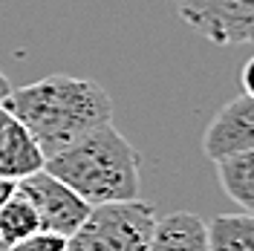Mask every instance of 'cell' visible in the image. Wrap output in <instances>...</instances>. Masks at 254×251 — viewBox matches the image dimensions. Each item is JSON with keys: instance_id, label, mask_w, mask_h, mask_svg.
Wrapping results in <instances>:
<instances>
[{"instance_id": "7", "label": "cell", "mask_w": 254, "mask_h": 251, "mask_svg": "<svg viewBox=\"0 0 254 251\" xmlns=\"http://www.w3.org/2000/svg\"><path fill=\"white\" fill-rule=\"evenodd\" d=\"M44 168V153L26 127L0 107V179L20 182L23 176Z\"/></svg>"}, {"instance_id": "9", "label": "cell", "mask_w": 254, "mask_h": 251, "mask_svg": "<svg viewBox=\"0 0 254 251\" xmlns=\"http://www.w3.org/2000/svg\"><path fill=\"white\" fill-rule=\"evenodd\" d=\"M217 179H220L222 193L240 205L243 214H252L254 208V150L252 153H237L214 162Z\"/></svg>"}, {"instance_id": "12", "label": "cell", "mask_w": 254, "mask_h": 251, "mask_svg": "<svg viewBox=\"0 0 254 251\" xmlns=\"http://www.w3.org/2000/svg\"><path fill=\"white\" fill-rule=\"evenodd\" d=\"M64 249H66V237L38 228V231H32L29 237L12 243L6 251H64Z\"/></svg>"}, {"instance_id": "15", "label": "cell", "mask_w": 254, "mask_h": 251, "mask_svg": "<svg viewBox=\"0 0 254 251\" xmlns=\"http://www.w3.org/2000/svg\"><path fill=\"white\" fill-rule=\"evenodd\" d=\"M9 93H12V84H9V78L0 72V107H3V101L9 98Z\"/></svg>"}, {"instance_id": "10", "label": "cell", "mask_w": 254, "mask_h": 251, "mask_svg": "<svg viewBox=\"0 0 254 251\" xmlns=\"http://www.w3.org/2000/svg\"><path fill=\"white\" fill-rule=\"evenodd\" d=\"M208 251H254L252 214H220L205 222Z\"/></svg>"}, {"instance_id": "14", "label": "cell", "mask_w": 254, "mask_h": 251, "mask_svg": "<svg viewBox=\"0 0 254 251\" xmlns=\"http://www.w3.org/2000/svg\"><path fill=\"white\" fill-rule=\"evenodd\" d=\"M252 72H254V61L249 58V61L243 63V93L252 95L254 93V84H252Z\"/></svg>"}, {"instance_id": "16", "label": "cell", "mask_w": 254, "mask_h": 251, "mask_svg": "<svg viewBox=\"0 0 254 251\" xmlns=\"http://www.w3.org/2000/svg\"><path fill=\"white\" fill-rule=\"evenodd\" d=\"M0 251H6V246H3V240H0Z\"/></svg>"}, {"instance_id": "6", "label": "cell", "mask_w": 254, "mask_h": 251, "mask_svg": "<svg viewBox=\"0 0 254 251\" xmlns=\"http://www.w3.org/2000/svg\"><path fill=\"white\" fill-rule=\"evenodd\" d=\"M254 150V101L252 95L240 93L228 104H222L214 122L205 127L202 136V153L211 162L237 153Z\"/></svg>"}, {"instance_id": "3", "label": "cell", "mask_w": 254, "mask_h": 251, "mask_svg": "<svg viewBox=\"0 0 254 251\" xmlns=\"http://www.w3.org/2000/svg\"><path fill=\"white\" fill-rule=\"evenodd\" d=\"M156 220V208L144 199L98 205L66 237L64 251H147Z\"/></svg>"}, {"instance_id": "11", "label": "cell", "mask_w": 254, "mask_h": 251, "mask_svg": "<svg viewBox=\"0 0 254 251\" xmlns=\"http://www.w3.org/2000/svg\"><path fill=\"white\" fill-rule=\"evenodd\" d=\"M38 228H41V225H38L35 208L26 202V196H20L15 190V196L0 208V240H3V246L9 249L12 243L29 237L32 231H38Z\"/></svg>"}, {"instance_id": "8", "label": "cell", "mask_w": 254, "mask_h": 251, "mask_svg": "<svg viewBox=\"0 0 254 251\" xmlns=\"http://www.w3.org/2000/svg\"><path fill=\"white\" fill-rule=\"evenodd\" d=\"M147 251H208L205 220L190 211H176L156 220Z\"/></svg>"}, {"instance_id": "5", "label": "cell", "mask_w": 254, "mask_h": 251, "mask_svg": "<svg viewBox=\"0 0 254 251\" xmlns=\"http://www.w3.org/2000/svg\"><path fill=\"white\" fill-rule=\"evenodd\" d=\"M17 193L26 196V202L35 208L38 225L44 231H52V234L61 237H72L93 211L75 190H69L61 179H55L44 168L23 176L17 182Z\"/></svg>"}, {"instance_id": "13", "label": "cell", "mask_w": 254, "mask_h": 251, "mask_svg": "<svg viewBox=\"0 0 254 251\" xmlns=\"http://www.w3.org/2000/svg\"><path fill=\"white\" fill-rule=\"evenodd\" d=\"M15 190H17V182H12V179H0V208L15 196Z\"/></svg>"}, {"instance_id": "2", "label": "cell", "mask_w": 254, "mask_h": 251, "mask_svg": "<svg viewBox=\"0 0 254 251\" xmlns=\"http://www.w3.org/2000/svg\"><path fill=\"white\" fill-rule=\"evenodd\" d=\"M44 171L75 190L90 208L139 199V150L113 125L95 127L49 156Z\"/></svg>"}, {"instance_id": "1", "label": "cell", "mask_w": 254, "mask_h": 251, "mask_svg": "<svg viewBox=\"0 0 254 251\" xmlns=\"http://www.w3.org/2000/svg\"><path fill=\"white\" fill-rule=\"evenodd\" d=\"M3 110L26 127L44 162L64 147H69L95 127L113 125V98L98 81L72 75L47 78L12 90L3 101Z\"/></svg>"}, {"instance_id": "4", "label": "cell", "mask_w": 254, "mask_h": 251, "mask_svg": "<svg viewBox=\"0 0 254 251\" xmlns=\"http://www.w3.org/2000/svg\"><path fill=\"white\" fill-rule=\"evenodd\" d=\"M179 17L217 47H246L254 38V0H174Z\"/></svg>"}]
</instances>
